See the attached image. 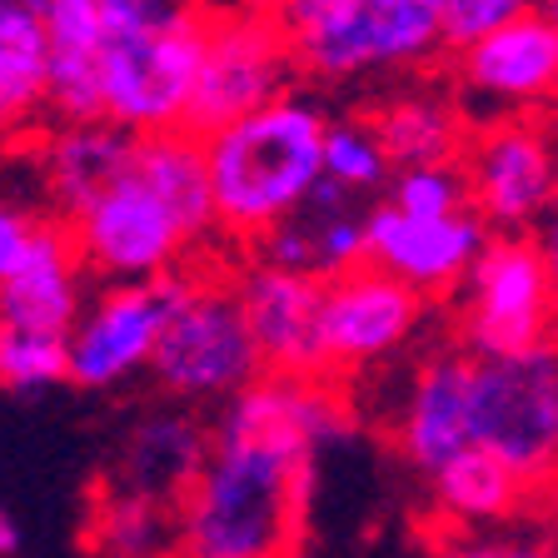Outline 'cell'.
Instances as JSON below:
<instances>
[{
  "mask_svg": "<svg viewBox=\"0 0 558 558\" xmlns=\"http://www.w3.org/2000/svg\"><path fill=\"white\" fill-rule=\"evenodd\" d=\"M469 444L548 494L558 469V349L538 344L469 369Z\"/></svg>",
  "mask_w": 558,
  "mask_h": 558,
  "instance_id": "cell-8",
  "label": "cell"
},
{
  "mask_svg": "<svg viewBox=\"0 0 558 558\" xmlns=\"http://www.w3.org/2000/svg\"><path fill=\"white\" fill-rule=\"evenodd\" d=\"M429 314V300L374 265L325 279L319 294V369L329 379L384 364L409 344Z\"/></svg>",
  "mask_w": 558,
  "mask_h": 558,
  "instance_id": "cell-12",
  "label": "cell"
},
{
  "mask_svg": "<svg viewBox=\"0 0 558 558\" xmlns=\"http://www.w3.org/2000/svg\"><path fill=\"white\" fill-rule=\"evenodd\" d=\"M319 165H325V180L349 195H374L389 180V160H384L379 140L364 120H335L329 116L325 140H319Z\"/></svg>",
  "mask_w": 558,
  "mask_h": 558,
  "instance_id": "cell-24",
  "label": "cell"
},
{
  "mask_svg": "<svg viewBox=\"0 0 558 558\" xmlns=\"http://www.w3.org/2000/svg\"><path fill=\"white\" fill-rule=\"evenodd\" d=\"M145 374H155V384L180 404H225L234 389L265 374L230 279L209 275L199 259L185 269Z\"/></svg>",
  "mask_w": 558,
  "mask_h": 558,
  "instance_id": "cell-6",
  "label": "cell"
},
{
  "mask_svg": "<svg viewBox=\"0 0 558 558\" xmlns=\"http://www.w3.org/2000/svg\"><path fill=\"white\" fill-rule=\"evenodd\" d=\"M15 554H21V523L0 509V558H15Z\"/></svg>",
  "mask_w": 558,
  "mask_h": 558,
  "instance_id": "cell-32",
  "label": "cell"
},
{
  "mask_svg": "<svg viewBox=\"0 0 558 558\" xmlns=\"http://www.w3.org/2000/svg\"><path fill=\"white\" fill-rule=\"evenodd\" d=\"M65 230L85 275L105 284H140L195 265L205 240L220 234L199 135H130L120 174Z\"/></svg>",
  "mask_w": 558,
  "mask_h": 558,
  "instance_id": "cell-2",
  "label": "cell"
},
{
  "mask_svg": "<svg viewBox=\"0 0 558 558\" xmlns=\"http://www.w3.org/2000/svg\"><path fill=\"white\" fill-rule=\"evenodd\" d=\"M294 70L319 85L404 75L444 56L439 0H335L304 21H279Z\"/></svg>",
  "mask_w": 558,
  "mask_h": 558,
  "instance_id": "cell-4",
  "label": "cell"
},
{
  "mask_svg": "<svg viewBox=\"0 0 558 558\" xmlns=\"http://www.w3.org/2000/svg\"><path fill=\"white\" fill-rule=\"evenodd\" d=\"M40 220H46V215H31V209L5 205V199H0V279H11L15 269L25 265Z\"/></svg>",
  "mask_w": 558,
  "mask_h": 558,
  "instance_id": "cell-31",
  "label": "cell"
},
{
  "mask_svg": "<svg viewBox=\"0 0 558 558\" xmlns=\"http://www.w3.org/2000/svg\"><path fill=\"white\" fill-rule=\"evenodd\" d=\"M469 369L474 354L444 349L409 379V395L395 418V449L418 478H429L444 459L469 449Z\"/></svg>",
  "mask_w": 558,
  "mask_h": 558,
  "instance_id": "cell-16",
  "label": "cell"
},
{
  "mask_svg": "<svg viewBox=\"0 0 558 558\" xmlns=\"http://www.w3.org/2000/svg\"><path fill=\"white\" fill-rule=\"evenodd\" d=\"M379 140L389 170H409V165H459L469 140V120L453 105V95L439 90H399L389 100L374 105V116L364 120Z\"/></svg>",
  "mask_w": 558,
  "mask_h": 558,
  "instance_id": "cell-20",
  "label": "cell"
},
{
  "mask_svg": "<svg viewBox=\"0 0 558 558\" xmlns=\"http://www.w3.org/2000/svg\"><path fill=\"white\" fill-rule=\"evenodd\" d=\"M459 81L469 95L504 110H538L554 100L558 85V25L554 11H523L504 21L499 31L478 35L474 46L453 50Z\"/></svg>",
  "mask_w": 558,
  "mask_h": 558,
  "instance_id": "cell-15",
  "label": "cell"
},
{
  "mask_svg": "<svg viewBox=\"0 0 558 558\" xmlns=\"http://www.w3.org/2000/svg\"><path fill=\"white\" fill-rule=\"evenodd\" d=\"M209 429L205 418L185 404L170 409H150L130 424V439L120 449L116 464V488H130V494H145L155 504H180V494L190 488L199 459H205Z\"/></svg>",
  "mask_w": 558,
  "mask_h": 558,
  "instance_id": "cell-18",
  "label": "cell"
},
{
  "mask_svg": "<svg viewBox=\"0 0 558 558\" xmlns=\"http://www.w3.org/2000/svg\"><path fill=\"white\" fill-rule=\"evenodd\" d=\"M294 75L300 70H294L290 35L279 15L250 11V5H209L185 130L209 135V130L230 125L275 95L294 90Z\"/></svg>",
  "mask_w": 558,
  "mask_h": 558,
  "instance_id": "cell-9",
  "label": "cell"
},
{
  "mask_svg": "<svg viewBox=\"0 0 558 558\" xmlns=\"http://www.w3.org/2000/svg\"><path fill=\"white\" fill-rule=\"evenodd\" d=\"M389 205L404 209V215H453V209H469V185L459 165H409V170H389Z\"/></svg>",
  "mask_w": 558,
  "mask_h": 558,
  "instance_id": "cell-26",
  "label": "cell"
},
{
  "mask_svg": "<svg viewBox=\"0 0 558 558\" xmlns=\"http://www.w3.org/2000/svg\"><path fill=\"white\" fill-rule=\"evenodd\" d=\"M325 5H335V0H290V5L279 11V21H304V15L325 11Z\"/></svg>",
  "mask_w": 558,
  "mask_h": 558,
  "instance_id": "cell-33",
  "label": "cell"
},
{
  "mask_svg": "<svg viewBox=\"0 0 558 558\" xmlns=\"http://www.w3.org/2000/svg\"><path fill=\"white\" fill-rule=\"evenodd\" d=\"M174 558H185V554H174Z\"/></svg>",
  "mask_w": 558,
  "mask_h": 558,
  "instance_id": "cell-35",
  "label": "cell"
},
{
  "mask_svg": "<svg viewBox=\"0 0 558 558\" xmlns=\"http://www.w3.org/2000/svg\"><path fill=\"white\" fill-rule=\"evenodd\" d=\"M85 265L70 244L65 220L46 215L25 265L11 279H0V325L40 329V335H70L85 310Z\"/></svg>",
  "mask_w": 558,
  "mask_h": 558,
  "instance_id": "cell-17",
  "label": "cell"
},
{
  "mask_svg": "<svg viewBox=\"0 0 558 558\" xmlns=\"http://www.w3.org/2000/svg\"><path fill=\"white\" fill-rule=\"evenodd\" d=\"M453 300H459V349L474 360H504L554 344V244L538 240L534 230L488 234Z\"/></svg>",
  "mask_w": 558,
  "mask_h": 558,
  "instance_id": "cell-5",
  "label": "cell"
},
{
  "mask_svg": "<svg viewBox=\"0 0 558 558\" xmlns=\"http://www.w3.org/2000/svg\"><path fill=\"white\" fill-rule=\"evenodd\" d=\"M523 11H538V0H439V31H444V50H464L474 46L478 35L499 31L504 21ZM548 11V5H544Z\"/></svg>",
  "mask_w": 558,
  "mask_h": 558,
  "instance_id": "cell-28",
  "label": "cell"
},
{
  "mask_svg": "<svg viewBox=\"0 0 558 558\" xmlns=\"http://www.w3.org/2000/svg\"><path fill=\"white\" fill-rule=\"evenodd\" d=\"M46 56L56 60H100V11L95 0H40Z\"/></svg>",
  "mask_w": 558,
  "mask_h": 558,
  "instance_id": "cell-27",
  "label": "cell"
},
{
  "mask_svg": "<svg viewBox=\"0 0 558 558\" xmlns=\"http://www.w3.org/2000/svg\"><path fill=\"white\" fill-rule=\"evenodd\" d=\"M190 488L174 504L185 558H300L319 453L354 439L329 374H259L220 404Z\"/></svg>",
  "mask_w": 558,
  "mask_h": 558,
  "instance_id": "cell-1",
  "label": "cell"
},
{
  "mask_svg": "<svg viewBox=\"0 0 558 558\" xmlns=\"http://www.w3.org/2000/svg\"><path fill=\"white\" fill-rule=\"evenodd\" d=\"M534 499H548L538 488H529L509 464H499L484 449H459L429 474V504L449 529L464 534H494L504 523H523Z\"/></svg>",
  "mask_w": 558,
  "mask_h": 558,
  "instance_id": "cell-19",
  "label": "cell"
},
{
  "mask_svg": "<svg viewBox=\"0 0 558 558\" xmlns=\"http://www.w3.org/2000/svg\"><path fill=\"white\" fill-rule=\"evenodd\" d=\"M130 150V135L110 120H85V125H60L40 145V180L50 195L56 220H75L95 195L120 174Z\"/></svg>",
  "mask_w": 558,
  "mask_h": 558,
  "instance_id": "cell-21",
  "label": "cell"
},
{
  "mask_svg": "<svg viewBox=\"0 0 558 558\" xmlns=\"http://www.w3.org/2000/svg\"><path fill=\"white\" fill-rule=\"evenodd\" d=\"M439 558H554V544L529 534H469L444 548Z\"/></svg>",
  "mask_w": 558,
  "mask_h": 558,
  "instance_id": "cell-29",
  "label": "cell"
},
{
  "mask_svg": "<svg viewBox=\"0 0 558 558\" xmlns=\"http://www.w3.org/2000/svg\"><path fill=\"white\" fill-rule=\"evenodd\" d=\"M240 5H250V11H265V15H279L290 0H240Z\"/></svg>",
  "mask_w": 558,
  "mask_h": 558,
  "instance_id": "cell-34",
  "label": "cell"
},
{
  "mask_svg": "<svg viewBox=\"0 0 558 558\" xmlns=\"http://www.w3.org/2000/svg\"><path fill=\"white\" fill-rule=\"evenodd\" d=\"M46 116V25L40 0H0V135Z\"/></svg>",
  "mask_w": 558,
  "mask_h": 558,
  "instance_id": "cell-22",
  "label": "cell"
},
{
  "mask_svg": "<svg viewBox=\"0 0 558 558\" xmlns=\"http://www.w3.org/2000/svg\"><path fill=\"white\" fill-rule=\"evenodd\" d=\"M488 225L474 209H453V215H404L389 199L364 209V265L395 275L424 300H449L464 284L469 265L488 244Z\"/></svg>",
  "mask_w": 558,
  "mask_h": 558,
  "instance_id": "cell-13",
  "label": "cell"
},
{
  "mask_svg": "<svg viewBox=\"0 0 558 558\" xmlns=\"http://www.w3.org/2000/svg\"><path fill=\"white\" fill-rule=\"evenodd\" d=\"M56 384H65V335L0 325V389L46 395Z\"/></svg>",
  "mask_w": 558,
  "mask_h": 558,
  "instance_id": "cell-25",
  "label": "cell"
},
{
  "mask_svg": "<svg viewBox=\"0 0 558 558\" xmlns=\"http://www.w3.org/2000/svg\"><path fill=\"white\" fill-rule=\"evenodd\" d=\"M185 269L140 279V284H105L95 300H85L81 319L65 335V384L120 389V384L150 369V354L160 344V329L170 319L174 300H180Z\"/></svg>",
  "mask_w": 558,
  "mask_h": 558,
  "instance_id": "cell-11",
  "label": "cell"
},
{
  "mask_svg": "<svg viewBox=\"0 0 558 558\" xmlns=\"http://www.w3.org/2000/svg\"><path fill=\"white\" fill-rule=\"evenodd\" d=\"M469 185V209L494 234H523L554 209V140L534 110H509L469 130L464 155H459Z\"/></svg>",
  "mask_w": 558,
  "mask_h": 558,
  "instance_id": "cell-10",
  "label": "cell"
},
{
  "mask_svg": "<svg viewBox=\"0 0 558 558\" xmlns=\"http://www.w3.org/2000/svg\"><path fill=\"white\" fill-rule=\"evenodd\" d=\"M209 0H190L180 15L100 40V120L125 135L185 130L195 90L199 46H205Z\"/></svg>",
  "mask_w": 558,
  "mask_h": 558,
  "instance_id": "cell-7",
  "label": "cell"
},
{
  "mask_svg": "<svg viewBox=\"0 0 558 558\" xmlns=\"http://www.w3.org/2000/svg\"><path fill=\"white\" fill-rule=\"evenodd\" d=\"M185 5L190 0H95L105 35L140 31V25H160V21H170V15H180Z\"/></svg>",
  "mask_w": 558,
  "mask_h": 558,
  "instance_id": "cell-30",
  "label": "cell"
},
{
  "mask_svg": "<svg viewBox=\"0 0 558 558\" xmlns=\"http://www.w3.org/2000/svg\"><path fill=\"white\" fill-rule=\"evenodd\" d=\"M240 300L244 329L269 374H325L319 369V294L325 279L300 269L250 265L230 279Z\"/></svg>",
  "mask_w": 558,
  "mask_h": 558,
  "instance_id": "cell-14",
  "label": "cell"
},
{
  "mask_svg": "<svg viewBox=\"0 0 558 558\" xmlns=\"http://www.w3.org/2000/svg\"><path fill=\"white\" fill-rule=\"evenodd\" d=\"M325 125L329 110L314 95L284 90L250 116L199 135L215 230L225 240L255 244L310 199V190L325 180L319 165Z\"/></svg>",
  "mask_w": 558,
  "mask_h": 558,
  "instance_id": "cell-3",
  "label": "cell"
},
{
  "mask_svg": "<svg viewBox=\"0 0 558 558\" xmlns=\"http://www.w3.org/2000/svg\"><path fill=\"white\" fill-rule=\"evenodd\" d=\"M85 548H90V558H174L180 554L174 509L105 484L90 504V519H85Z\"/></svg>",
  "mask_w": 558,
  "mask_h": 558,
  "instance_id": "cell-23",
  "label": "cell"
}]
</instances>
